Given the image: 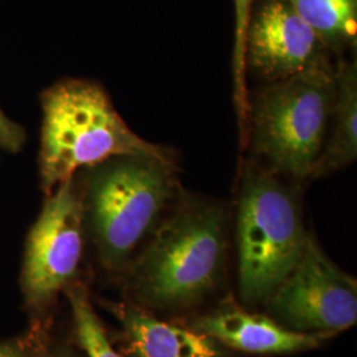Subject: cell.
<instances>
[{"instance_id":"16","label":"cell","mask_w":357,"mask_h":357,"mask_svg":"<svg viewBox=\"0 0 357 357\" xmlns=\"http://www.w3.org/2000/svg\"><path fill=\"white\" fill-rule=\"evenodd\" d=\"M0 357H26L20 345L0 344Z\"/></svg>"},{"instance_id":"4","label":"cell","mask_w":357,"mask_h":357,"mask_svg":"<svg viewBox=\"0 0 357 357\" xmlns=\"http://www.w3.org/2000/svg\"><path fill=\"white\" fill-rule=\"evenodd\" d=\"M336 97L328 64L270 82L252 107V144L273 174L303 180L319 159Z\"/></svg>"},{"instance_id":"1","label":"cell","mask_w":357,"mask_h":357,"mask_svg":"<svg viewBox=\"0 0 357 357\" xmlns=\"http://www.w3.org/2000/svg\"><path fill=\"white\" fill-rule=\"evenodd\" d=\"M41 103L40 175L47 192L73 178L78 169L118 156L144 155L174 163L169 150L144 141L128 128L98 84L61 81L43 94Z\"/></svg>"},{"instance_id":"2","label":"cell","mask_w":357,"mask_h":357,"mask_svg":"<svg viewBox=\"0 0 357 357\" xmlns=\"http://www.w3.org/2000/svg\"><path fill=\"white\" fill-rule=\"evenodd\" d=\"M222 208L188 199L155 231L137 268V290L156 308L192 306L220 281L227 259Z\"/></svg>"},{"instance_id":"5","label":"cell","mask_w":357,"mask_h":357,"mask_svg":"<svg viewBox=\"0 0 357 357\" xmlns=\"http://www.w3.org/2000/svg\"><path fill=\"white\" fill-rule=\"evenodd\" d=\"M178 190L175 163L118 156L93 167L90 215L103 259L121 265L151 233Z\"/></svg>"},{"instance_id":"3","label":"cell","mask_w":357,"mask_h":357,"mask_svg":"<svg viewBox=\"0 0 357 357\" xmlns=\"http://www.w3.org/2000/svg\"><path fill=\"white\" fill-rule=\"evenodd\" d=\"M275 175L249 168L238 197L240 293L248 305L268 302L299 262L308 238L298 192Z\"/></svg>"},{"instance_id":"15","label":"cell","mask_w":357,"mask_h":357,"mask_svg":"<svg viewBox=\"0 0 357 357\" xmlns=\"http://www.w3.org/2000/svg\"><path fill=\"white\" fill-rule=\"evenodd\" d=\"M26 141V134L22 126L15 123L0 110V149L17 153Z\"/></svg>"},{"instance_id":"14","label":"cell","mask_w":357,"mask_h":357,"mask_svg":"<svg viewBox=\"0 0 357 357\" xmlns=\"http://www.w3.org/2000/svg\"><path fill=\"white\" fill-rule=\"evenodd\" d=\"M70 305L76 323L77 335L89 357H122L110 344L98 318L90 306L86 294L79 289L72 290Z\"/></svg>"},{"instance_id":"7","label":"cell","mask_w":357,"mask_h":357,"mask_svg":"<svg viewBox=\"0 0 357 357\" xmlns=\"http://www.w3.org/2000/svg\"><path fill=\"white\" fill-rule=\"evenodd\" d=\"M84 205L73 178L50 197L26 243L24 286L32 301L48 299L69 281L82 255Z\"/></svg>"},{"instance_id":"6","label":"cell","mask_w":357,"mask_h":357,"mask_svg":"<svg viewBox=\"0 0 357 357\" xmlns=\"http://www.w3.org/2000/svg\"><path fill=\"white\" fill-rule=\"evenodd\" d=\"M266 303L286 328L330 336L356 324V280L337 268L308 234L299 262Z\"/></svg>"},{"instance_id":"17","label":"cell","mask_w":357,"mask_h":357,"mask_svg":"<svg viewBox=\"0 0 357 357\" xmlns=\"http://www.w3.org/2000/svg\"><path fill=\"white\" fill-rule=\"evenodd\" d=\"M61 357H68V356H61Z\"/></svg>"},{"instance_id":"8","label":"cell","mask_w":357,"mask_h":357,"mask_svg":"<svg viewBox=\"0 0 357 357\" xmlns=\"http://www.w3.org/2000/svg\"><path fill=\"white\" fill-rule=\"evenodd\" d=\"M324 50L287 0H265L249 22L245 64L270 84L327 64Z\"/></svg>"},{"instance_id":"10","label":"cell","mask_w":357,"mask_h":357,"mask_svg":"<svg viewBox=\"0 0 357 357\" xmlns=\"http://www.w3.org/2000/svg\"><path fill=\"white\" fill-rule=\"evenodd\" d=\"M123 327L135 357H221L216 342L208 335L142 311L128 310L123 314Z\"/></svg>"},{"instance_id":"13","label":"cell","mask_w":357,"mask_h":357,"mask_svg":"<svg viewBox=\"0 0 357 357\" xmlns=\"http://www.w3.org/2000/svg\"><path fill=\"white\" fill-rule=\"evenodd\" d=\"M255 0H234L236 7V38L233 53V79H234V105L238 116L240 130L243 138L248 131L249 101L246 90V64H245V43L250 17L253 15Z\"/></svg>"},{"instance_id":"12","label":"cell","mask_w":357,"mask_h":357,"mask_svg":"<svg viewBox=\"0 0 357 357\" xmlns=\"http://www.w3.org/2000/svg\"><path fill=\"white\" fill-rule=\"evenodd\" d=\"M326 48L356 45L357 0H287Z\"/></svg>"},{"instance_id":"9","label":"cell","mask_w":357,"mask_h":357,"mask_svg":"<svg viewBox=\"0 0 357 357\" xmlns=\"http://www.w3.org/2000/svg\"><path fill=\"white\" fill-rule=\"evenodd\" d=\"M195 330L216 343L257 355H283L317 348L324 335L286 328L277 320L243 310H222L197 320Z\"/></svg>"},{"instance_id":"11","label":"cell","mask_w":357,"mask_h":357,"mask_svg":"<svg viewBox=\"0 0 357 357\" xmlns=\"http://www.w3.org/2000/svg\"><path fill=\"white\" fill-rule=\"evenodd\" d=\"M333 132L321 151L312 176L320 178L352 165L357 158V63H344L335 73Z\"/></svg>"}]
</instances>
